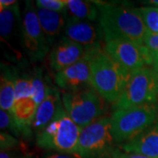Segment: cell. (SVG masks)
<instances>
[{
  "mask_svg": "<svg viewBox=\"0 0 158 158\" xmlns=\"http://www.w3.org/2000/svg\"><path fill=\"white\" fill-rule=\"evenodd\" d=\"M0 36L5 56L18 62L24 56L22 39V16L19 4L0 10ZM26 55V54H25Z\"/></svg>",
  "mask_w": 158,
  "mask_h": 158,
  "instance_id": "obj_8",
  "label": "cell"
},
{
  "mask_svg": "<svg viewBox=\"0 0 158 158\" xmlns=\"http://www.w3.org/2000/svg\"><path fill=\"white\" fill-rule=\"evenodd\" d=\"M98 25L105 43L122 40L143 46L148 29L137 9L102 2H98Z\"/></svg>",
  "mask_w": 158,
  "mask_h": 158,
  "instance_id": "obj_1",
  "label": "cell"
},
{
  "mask_svg": "<svg viewBox=\"0 0 158 158\" xmlns=\"http://www.w3.org/2000/svg\"><path fill=\"white\" fill-rule=\"evenodd\" d=\"M156 103L114 110L111 115V129L115 143L123 144L135 139L158 118Z\"/></svg>",
  "mask_w": 158,
  "mask_h": 158,
  "instance_id": "obj_4",
  "label": "cell"
},
{
  "mask_svg": "<svg viewBox=\"0 0 158 158\" xmlns=\"http://www.w3.org/2000/svg\"><path fill=\"white\" fill-rule=\"evenodd\" d=\"M143 48L147 55L148 65L152 66L158 63V34L148 31L143 41Z\"/></svg>",
  "mask_w": 158,
  "mask_h": 158,
  "instance_id": "obj_19",
  "label": "cell"
},
{
  "mask_svg": "<svg viewBox=\"0 0 158 158\" xmlns=\"http://www.w3.org/2000/svg\"><path fill=\"white\" fill-rule=\"evenodd\" d=\"M140 12L143 22L148 32L158 34V8L157 7H141L136 8Z\"/></svg>",
  "mask_w": 158,
  "mask_h": 158,
  "instance_id": "obj_20",
  "label": "cell"
},
{
  "mask_svg": "<svg viewBox=\"0 0 158 158\" xmlns=\"http://www.w3.org/2000/svg\"><path fill=\"white\" fill-rule=\"evenodd\" d=\"M104 49L109 56L129 74L148 65L143 46L134 42L122 40H110L106 42Z\"/></svg>",
  "mask_w": 158,
  "mask_h": 158,
  "instance_id": "obj_10",
  "label": "cell"
},
{
  "mask_svg": "<svg viewBox=\"0 0 158 158\" xmlns=\"http://www.w3.org/2000/svg\"><path fill=\"white\" fill-rule=\"evenodd\" d=\"M90 59V85L102 98L114 105L130 75L109 56L104 48L87 54Z\"/></svg>",
  "mask_w": 158,
  "mask_h": 158,
  "instance_id": "obj_2",
  "label": "cell"
},
{
  "mask_svg": "<svg viewBox=\"0 0 158 158\" xmlns=\"http://www.w3.org/2000/svg\"><path fill=\"white\" fill-rule=\"evenodd\" d=\"M55 83L58 89L64 92H74L91 87L89 56L86 55L72 66L56 72Z\"/></svg>",
  "mask_w": 158,
  "mask_h": 158,
  "instance_id": "obj_12",
  "label": "cell"
},
{
  "mask_svg": "<svg viewBox=\"0 0 158 158\" xmlns=\"http://www.w3.org/2000/svg\"><path fill=\"white\" fill-rule=\"evenodd\" d=\"M156 101L157 96L152 69L146 66L130 75L118 100L113 105V111Z\"/></svg>",
  "mask_w": 158,
  "mask_h": 158,
  "instance_id": "obj_7",
  "label": "cell"
},
{
  "mask_svg": "<svg viewBox=\"0 0 158 158\" xmlns=\"http://www.w3.org/2000/svg\"><path fill=\"white\" fill-rule=\"evenodd\" d=\"M0 128L2 132L10 131L17 137L20 135L17 123L11 112L0 110Z\"/></svg>",
  "mask_w": 158,
  "mask_h": 158,
  "instance_id": "obj_21",
  "label": "cell"
},
{
  "mask_svg": "<svg viewBox=\"0 0 158 158\" xmlns=\"http://www.w3.org/2000/svg\"><path fill=\"white\" fill-rule=\"evenodd\" d=\"M17 71L13 68L1 63L0 77V107L1 110L11 112L15 100V83Z\"/></svg>",
  "mask_w": 158,
  "mask_h": 158,
  "instance_id": "obj_17",
  "label": "cell"
},
{
  "mask_svg": "<svg viewBox=\"0 0 158 158\" xmlns=\"http://www.w3.org/2000/svg\"><path fill=\"white\" fill-rule=\"evenodd\" d=\"M106 158H148L135 153L127 152L121 148H114Z\"/></svg>",
  "mask_w": 158,
  "mask_h": 158,
  "instance_id": "obj_24",
  "label": "cell"
},
{
  "mask_svg": "<svg viewBox=\"0 0 158 158\" xmlns=\"http://www.w3.org/2000/svg\"><path fill=\"white\" fill-rule=\"evenodd\" d=\"M152 69L153 76H154V79H155V85H156V96H157L158 99V63H156L151 66Z\"/></svg>",
  "mask_w": 158,
  "mask_h": 158,
  "instance_id": "obj_27",
  "label": "cell"
},
{
  "mask_svg": "<svg viewBox=\"0 0 158 158\" xmlns=\"http://www.w3.org/2000/svg\"><path fill=\"white\" fill-rule=\"evenodd\" d=\"M43 158H76L74 157V155L69 154H62V153H50L46 155Z\"/></svg>",
  "mask_w": 158,
  "mask_h": 158,
  "instance_id": "obj_25",
  "label": "cell"
},
{
  "mask_svg": "<svg viewBox=\"0 0 158 158\" xmlns=\"http://www.w3.org/2000/svg\"><path fill=\"white\" fill-rule=\"evenodd\" d=\"M63 35L83 46L87 54L104 48L101 45V40H104V37L99 25L95 26L89 21L67 17Z\"/></svg>",
  "mask_w": 158,
  "mask_h": 158,
  "instance_id": "obj_11",
  "label": "cell"
},
{
  "mask_svg": "<svg viewBox=\"0 0 158 158\" xmlns=\"http://www.w3.org/2000/svg\"><path fill=\"white\" fill-rule=\"evenodd\" d=\"M144 5H149V6H157L158 8V0H149V1H145V2H142Z\"/></svg>",
  "mask_w": 158,
  "mask_h": 158,
  "instance_id": "obj_28",
  "label": "cell"
},
{
  "mask_svg": "<svg viewBox=\"0 0 158 158\" xmlns=\"http://www.w3.org/2000/svg\"><path fill=\"white\" fill-rule=\"evenodd\" d=\"M22 39L25 54L31 62H40L50 47L40 25L35 4L27 1L22 14Z\"/></svg>",
  "mask_w": 158,
  "mask_h": 158,
  "instance_id": "obj_9",
  "label": "cell"
},
{
  "mask_svg": "<svg viewBox=\"0 0 158 158\" xmlns=\"http://www.w3.org/2000/svg\"><path fill=\"white\" fill-rule=\"evenodd\" d=\"M81 128L69 116L62 102L50 122L35 135L36 145L57 153L76 155Z\"/></svg>",
  "mask_w": 158,
  "mask_h": 158,
  "instance_id": "obj_3",
  "label": "cell"
},
{
  "mask_svg": "<svg viewBox=\"0 0 158 158\" xmlns=\"http://www.w3.org/2000/svg\"><path fill=\"white\" fill-rule=\"evenodd\" d=\"M119 148L148 158H158V118L135 139L120 144Z\"/></svg>",
  "mask_w": 158,
  "mask_h": 158,
  "instance_id": "obj_14",
  "label": "cell"
},
{
  "mask_svg": "<svg viewBox=\"0 0 158 158\" xmlns=\"http://www.w3.org/2000/svg\"><path fill=\"white\" fill-rule=\"evenodd\" d=\"M19 141V139L11 135V134L7 132H2L0 134V148L2 150H9L18 147Z\"/></svg>",
  "mask_w": 158,
  "mask_h": 158,
  "instance_id": "obj_23",
  "label": "cell"
},
{
  "mask_svg": "<svg viewBox=\"0 0 158 158\" xmlns=\"http://www.w3.org/2000/svg\"><path fill=\"white\" fill-rule=\"evenodd\" d=\"M36 12L41 30L49 47L54 46L64 34L66 14L36 7Z\"/></svg>",
  "mask_w": 158,
  "mask_h": 158,
  "instance_id": "obj_16",
  "label": "cell"
},
{
  "mask_svg": "<svg viewBox=\"0 0 158 158\" xmlns=\"http://www.w3.org/2000/svg\"><path fill=\"white\" fill-rule=\"evenodd\" d=\"M35 6L48 11L64 12L67 6V0H37Z\"/></svg>",
  "mask_w": 158,
  "mask_h": 158,
  "instance_id": "obj_22",
  "label": "cell"
},
{
  "mask_svg": "<svg viewBox=\"0 0 158 158\" xmlns=\"http://www.w3.org/2000/svg\"><path fill=\"white\" fill-rule=\"evenodd\" d=\"M62 102L69 116L81 129L101 118L105 111L103 98L92 87L63 92Z\"/></svg>",
  "mask_w": 158,
  "mask_h": 158,
  "instance_id": "obj_6",
  "label": "cell"
},
{
  "mask_svg": "<svg viewBox=\"0 0 158 158\" xmlns=\"http://www.w3.org/2000/svg\"><path fill=\"white\" fill-rule=\"evenodd\" d=\"M61 103L62 95L59 89L48 85L45 98L37 108L31 125L32 131L35 135L50 122Z\"/></svg>",
  "mask_w": 158,
  "mask_h": 158,
  "instance_id": "obj_15",
  "label": "cell"
},
{
  "mask_svg": "<svg viewBox=\"0 0 158 158\" xmlns=\"http://www.w3.org/2000/svg\"><path fill=\"white\" fill-rule=\"evenodd\" d=\"M86 55V50L83 46L62 35L51 49L49 64L52 69L59 72L81 61Z\"/></svg>",
  "mask_w": 158,
  "mask_h": 158,
  "instance_id": "obj_13",
  "label": "cell"
},
{
  "mask_svg": "<svg viewBox=\"0 0 158 158\" xmlns=\"http://www.w3.org/2000/svg\"><path fill=\"white\" fill-rule=\"evenodd\" d=\"M110 117H101L81 129L76 150L79 158H106L115 147Z\"/></svg>",
  "mask_w": 158,
  "mask_h": 158,
  "instance_id": "obj_5",
  "label": "cell"
},
{
  "mask_svg": "<svg viewBox=\"0 0 158 158\" xmlns=\"http://www.w3.org/2000/svg\"><path fill=\"white\" fill-rule=\"evenodd\" d=\"M18 2L15 0H1L0 1V10H5V9H8L11 8L14 5H16Z\"/></svg>",
  "mask_w": 158,
  "mask_h": 158,
  "instance_id": "obj_26",
  "label": "cell"
},
{
  "mask_svg": "<svg viewBox=\"0 0 158 158\" xmlns=\"http://www.w3.org/2000/svg\"><path fill=\"white\" fill-rule=\"evenodd\" d=\"M64 12L67 17L93 22L99 18L98 2L67 0V6Z\"/></svg>",
  "mask_w": 158,
  "mask_h": 158,
  "instance_id": "obj_18",
  "label": "cell"
}]
</instances>
